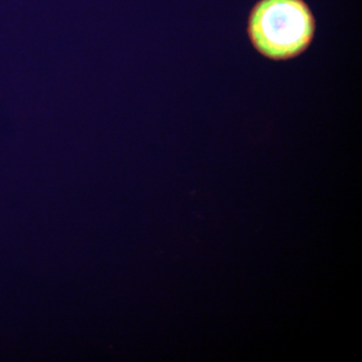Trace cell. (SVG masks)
I'll return each instance as SVG.
<instances>
[{
    "label": "cell",
    "mask_w": 362,
    "mask_h": 362,
    "mask_svg": "<svg viewBox=\"0 0 362 362\" xmlns=\"http://www.w3.org/2000/svg\"><path fill=\"white\" fill-rule=\"evenodd\" d=\"M247 33L259 54L285 61L308 49L315 18L304 0H259L250 13Z\"/></svg>",
    "instance_id": "6da1fadb"
}]
</instances>
